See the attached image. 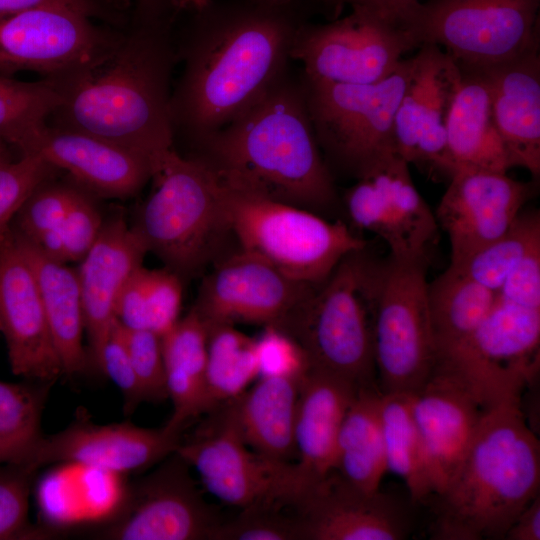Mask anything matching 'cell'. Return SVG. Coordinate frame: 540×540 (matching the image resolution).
<instances>
[{
    "instance_id": "obj_1",
    "label": "cell",
    "mask_w": 540,
    "mask_h": 540,
    "mask_svg": "<svg viewBox=\"0 0 540 540\" xmlns=\"http://www.w3.org/2000/svg\"><path fill=\"white\" fill-rule=\"evenodd\" d=\"M187 15L175 38L183 70L171 96L174 142L190 148L242 114L289 70L307 22L304 0H209Z\"/></svg>"
},
{
    "instance_id": "obj_2",
    "label": "cell",
    "mask_w": 540,
    "mask_h": 540,
    "mask_svg": "<svg viewBox=\"0 0 540 540\" xmlns=\"http://www.w3.org/2000/svg\"><path fill=\"white\" fill-rule=\"evenodd\" d=\"M177 17L130 19L94 55L47 80L59 104L46 122L86 132L150 158L174 148L172 72Z\"/></svg>"
},
{
    "instance_id": "obj_3",
    "label": "cell",
    "mask_w": 540,
    "mask_h": 540,
    "mask_svg": "<svg viewBox=\"0 0 540 540\" xmlns=\"http://www.w3.org/2000/svg\"><path fill=\"white\" fill-rule=\"evenodd\" d=\"M188 155L233 189L323 217L340 204L310 118L302 73L296 75L291 69Z\"/></svg>"
},
{
    "instance_id": "obj_4",
    "label": "cell",
    "mask_w": 540,
    "mask_h": 540,
    "mask_svg": "<svg viewBox=\"0 0 540 540\" xmlns=\"http://www.w3.org/2000/svg\"><path fill=\"white\" fill-rule=\"evenodd\" d=\"M539 484V440L527 424L521 395L490 402L458 471L437 496L435 538H504L539 495Z\"/></svg>"
},
{
    "instance_id": "obj_5",
    "label": "cell",
    "mask_w": 540,
    "mask_h": 540,
    "mask_svg": "<svg viewBox=\"0 0 540 540\" xmlns=\"http://www.w3.org/2000/svg\"><path fill=\"white\" fill-rule=\"evenodd\" d=\"M382 268L368 246L350 252L277 325L302 347L310 369L376 385L373 320Z\"/></svg>"
},
{
    "instance_id": "obj_6",
    "label": "cell",
    "mask_w": 540,
    "mask_h": 540,
    "mask_svg": "<svg viewBox=\"0 0 540 540\" xmlns=\"http://www.w3.org/2000/svg\"><path fill=\"white\" fill-rule=\"evenodd\" d=\"M151 180L152 191L131 228L166 268L181 277L195 275L219 257L231 235L219 182L200 160L175 147L154 162Z\"/></svg>"
},
{
    "instance_id": "obj_7",
    "label": "cell",
    "mask_w": 540,
    "mask_h": 540,
    "mask_svg": "<svg viewBox=\"0 0 540 540\" xmlns=\"http://www.w3.org/2000/svg\"><path fill=\"white\" fill-rule=\"evenodd\" d=\"M219 185L225 218L240 250L296 281L318 284L347 254L367 246L340 219L331 221L304 208Z\"/></svg>"
},
{
    "instance_id": "obj_8",
    "label": "cell",
    "mask_w": 540,
    "mask_h": 540,
    "mask_svg": "<svg viewBox=\"0 0 540 540\" xmlns=\"http://www.w3.org/2000/svg\"><path fill=\"white\" fill-rule=\"evenodd\" d=\"M412 69L402 59L386 78L372 84L303 80L315 135L327 166L357 179L397 153L394 119Z\"/></svg>"
},
{
    "instance_id": "obj_9",
    "label": "cell",
    "mask_w": 540,
    "mask_h": 540,
    "mask_svg": "<svg viewBox=\"0 0 540 540\" xmlns=\"http://www.w3.org/2000/svg\"><path fill=\"white\" fill-rule=\"evenodd\" d=\"M540 0H427L403 22L420 46L442 47L459 67L488 68L539 46Z\"/></svg>"
},
{
    "instance_id": "obj_10",
    "label": "cell",
    "mask_w": 540,
    "mask_h": 540,
    "mask_svg": "<svg viewBox=\"0 0 540 540\" xmlns=\"http://www.w3.org/2000/svg\"><path fill=\"white\" fill-rule=\"evenodd\" d=\"M428 260L383 259L373 320L382 393L413 394L430 377L437 349L428 306Z\"/></svg>"
},
{
    "instance_id": "obj_11",
    "label": "cell",
    "mask_w": 540,
    "mask_h": 540,
    "mask_svg": "<svg viewBox=\"0 0 540 540\" xmlns=\"http://www.w3.org/2000/svg\"><path fill=\"white\" fill-rule=\"evenodd\" d=\"M341 19L299 29L291 50L312 82L372 84L389 76L403 55L420 47L401 21L365 7H351Z\"/></svg>"
},
{
    "instance_id": "obj_12",
    "label": "cell",
    "mask_w": 540,
    "mask_h": 540,
    "mask_svg": "<svg viewBox=\"0 0 540 540\" xmlns=\"http://www.w3.org/2000/svg\"><path fill=\"white\" fill-rule=\"evenodd\" d=\"M215 426L185 443L176 454L200 476L205 489L240 509L260 504L293 507L301 491L295 464L268 459L249 449L229 402Z\"/></svg>"
},
{
    "instance_id": "obj_13",
    "label": "cell",
    "mask_w": 540,
    "mask_h": 540,
    "mask_svg": "<svg viewBox=\"0 0 540 540\" xmlns=\"http://www.w3.org/2000/svg\"><path fill=\"white\" fill-rule=\"evenodd\" d=\"M343 204L353 226L379 236L391 256L428 260L439 226L413 183L409 164L397 153L357 178Z\"/></svg>"
},
{
    "instance_id": "obj_14",
    "label": "cell",
    "mask_w": 540,
    "mask_h": 540,
    "mask_svg": "<svg viewBox=\"0 0 540 540\" xmlns=\"http://www.w3.org/2000/svg\"><path fill=\"white\" fill-rule=\"evenodd\" d=\"M461 69L441 47L424 44L412 56L411 74L394 119L396 152L431 177L450 179L446 126Z\"/></svg>"
},
{
    "instance_id": "obj_15",
    "label": "cell",
    "mask_w": 540,
    "mask_h": 540,
    "mask_svg": "<svg viewBox=\"0 0 540 540\" xmlns=\"http://www.w3.org/2000/svg\"><path fill=\"white\" fill-rule=\"evenodd\" d=\"M117 28L65 7H37L0 16V75L61 74L94 55Z\"/></svg>"
},
{
    "instance_id": "obj_16",
    "label": "cell",
    "mask_w": 540,
    "mask_h": 540,
    "mask_svg": "<svg viewBox=\"0 0 540 540\" xmlns=\"http://www.w3.org/2000/svg\"><path fill=\"white\" fill-rule=\"evenodd\" d=\"M539 348L540 310L497 299L469 340L437 362L458 369L487 398L498 399L521 395L538 370Z\"/></svg>"
},
{
    "instance_id": "obj_17",
    "label": "cell",
    "mask_w": 540,
    "mask_h": 540,
    "mask_svg": "<svg viewBox=\"0 0 540 540\" xmlns=\"http://www.w3.org/2000/svg\"><path fill=\"white\" fill-rule=\"evenodd\" d=\"M497 400V399H496ZM462 372L437 362L430 377L410 394L412 416L440 495L458 471L490 402Z\"/></svg>"
},
{
    "instance_id": "obj_18",
    "label": "cell",
    "mask_w": 540,
    "mask_h": 540,
    "mask_svg": "<svg viewBox=\"0 0 540 540\" xmlns=\"http://www.w3.org/2000/svg\"><path fill=\"white\" fill-rule=\"evenodd\" d=\"M314 284L296 281L262 258L238 252L204 277L194 309L206 324L277 326Z\"/></svg>"
},
{
    "instance_id": "obj_19",
    "label": "cell",
    "mask_w": 540,
    "mask_h": 540,
    "mask_svg": "<svg viewBox=\"0 0 540 540\" xmlns=\"http://www.w3.org/2000/svg\"><path fill=\"white\" fill-rule=\"evenodd\" d=\"M179 434L164 426L149 429L130 423L76 421L52 435H40L15 465L32 471L48 464L73 463L110 472L146 468L172 455Z\"/></svg>"
},
{
    "instance_id": "obj_20",
    "label": "cell",
    "mask_w": 540,
    "mask_h": 540,
    "mask_svg": "<svg viewBox=\"0 0 540 540\" xmlns=\"http://www.w3.org/2000/svg\"><path fill=\"white\" fill-rule=\"evenodd\" d=\"M537 182L518 181L504 172L457 169L435 212L450 242V264L502 235L535 193Z\"/></svg>"
},
{
    "instance_id": "obj_21",
    "label": "cell",
    "mask_w": 540,
    "mask_h": 540,
    "mask_svg": "<svg viewBox=\"0 0 540 540\" xmlns=\"http://www.w3.org/2000/svg\"><path fill=\"white\" fill-rule=\"evenodd\" d=\"M293 509L303 540H402L411 527L396 499L361 490L335 470L304 488Z\"/></svg>"
},
{
    "instance_id": "obj_22",
    "label": "cell",
    "mask_w": 540,
    "mask_h": 540,
    "mask_svg": "<svg viewBox=\"0 0 540 540\" xmlns=\"http://www.w3.org/2000/svg\"><path fill=\"white\" fill-rule=\"evenodd\" d=\"M36 154L94 195L127 198L151 180L153 161L101 137L46 121L34 128L20 155Z\"/></svg>"
},
{
    "instance_id": "obj_23",
    "label": "cell",
    "mask_w": 540,
    "mask_h": 540,
    "mask_svg": "<svg viewBox=\"0 0 540 540\" xmlns=\"http://www.w3.org/2000/svg\"><path fill=\"white\" fill-rule=\"evenodd\" d=\"M139 487L126 516L101 536L113 540H211L222 520L176 452Z\"/></svg>"
},
{
    "instance_id": "obj_24",
    "label": "cell",
    "mask_w": 540,
    "mask_h": 540,
    "mask_svg": "<svg viewBox=\"0 0 540 540\" xmlns=\"http://www.w3.org/2000/svg\"><path fill=\"white\" fill-rule=\"evenodd\" d=\"M0 331L15 375L50 384L63 374L35 277L11 228L0 239Z\"/></svg>"
},
{
    "instance_id": "obj_25",
    "label": "cell",
    "mask_w": 540,
    "mask_h": 540,
    "mask_svg": "<svg viewBox=\"0 0 540 540\" xmlns=\"http://www.w3.org/2000/svg\"><path fill=\"white\" fill-rule=\"evenodd\" d=\"M148 253L123 214L104 219L101 231L77 270L84 329L91 356L99 367L102 348L115 320L119 294Z\"/></svg>"
},
{
    "instance_id": "obj_26",
    "label": "cell",
    "mask_w": 540,
    "mask_h": 540,
    "mask_svg": "<svg viewBox=\"0 0 540 540\" xmlns=\"http://www.w3.org/2000/svg\"><path fill=\"white\" fill-rule=\"evenodd\" d=\"M491 93L495 127L513 167L540 176V55L539 46L504 63L482 68Z\"/></svg>"
},
{
    "instance_id": "obj_27",
    "label": "cell",
    "mask_w": 540,
    "mask_h": 540,
    "mask_svg": "<svg viewBox=\"0 0 540 540\" xmlns=\"http://www.w3.org/2000/svg\"><path fill=\"white\" fill-rule=\"evenodd\" d=\"M359 388L313 369L302 380L294 429L295 468L302 489L333 470L338 432Z\"/></svg>"
},
{
    "instance_id": "obj_28",
    "label": "cell",
    "mask_w": 540,
    "mask_h": 540,
    "mask_svg": "<svg viewBox=\"0 0 540 540\" xmlns=\"http://www.w3.org/2000/svg\"><path fill=\"white\" fill-rule=\"evenodd\" d=\"M460 69L461 81L446 126L454 172L469 168L506 173L513 165L494 124L487 74L482 68Z\"/></svg>"
},
{
    "instance_id": "obj_29",
    "label": "cell",
    "mask_w": 540,
    "mask_h": 540,
    "mask_svg": "<svg viewBox=\"0 0 540 540\" xmlns=\"http://www.w3.org/2000/svg\"><path fill=\"white\" fill-rule=\"evenodd\" d=\"M11 230L35 277L63 374H77L87 362L77 270L47 256L33 242Z\"/></svg>"
},
{
    "instance_id": "obj_30",
    "label": "cell",
    "mask_w": 540,
    "mask_h": 540,
    "mask_svg": "<svg viewBox=\"0 0 540 540\" xmlns=\"http://www.w3.org/2000/svg\"><path fill=\"white\" fill-rule=\"evenodd\" d=\"M302 380L260 377L250 390L229 401L245 443L256 453L280 462L296 455L294 429Z\"/></svg>"
},
{
    "instance_id": "obj_31",
    "label": "cell",
    "mask_w": 540,
    "mask_h": 540,
    "mask_svg": "<svg viewBox=\"0 0 540 540\" xmlns=\"http://www.w3.org/2000/svg\"><path fill=\"white\" fill-rule=\"evenodd\" d=\"M208 329L192 308L163 336L165 380L173 412L165 428L180 433L190 419L202 414Z\"/></svg>"
},
{
    "instance_id": "obj_32",
    "label": "cell",
    "mask_w": 540,
    "mask_h": 540,
    "mask_svg": "<svg viewBox=\"0 0 540 540\" xmlns=\"http://www.w3.org/2000/svg\"><path fill=\"white\" fill-rule=\"evenodd\" d=\"M381 391L360 387L342 420L333 470L366 492L379 490L387 472L380 419Z\"/></svg>"
},
{
    "instance_id": "obj_33",
    "label": "cell",
    "mask_w": 540,
    "mask_h": 540,
    "mask_svg": "<svg viewBox=\"0 0 540 540\" xmlns=\"http://www.w3.org/2000/svg\"><path fill=\"white\" fill-rule=\"evenodd\" d=\"M427 295L437 360L463 346L498 299L495 291L451 265L428 282Z\"/></svg>"
},
{
    "instance_id": "obj_34",
    "label": "cell",
    "mask_w": 540,
    "mask_h": 540,
    "mask_svg": "<svg viewBox=\"0 0 540 540\" xmlns=\"http://www.w3.org/2000/svg\"><path fill=\"white\" fill-rule=\"evenodd\" d=\"M380 419L387 471L404 480L414 504L436 496L423 443L412 416L410 394L381 392Z\"/></svg>"
},
{
    "instance_id": "obj_35",
    "label": "cell",
    "mask_w": 540,
    "mask_h": 540,
    "mask_svg": "<svg viewBox=\"0 0 540 540\" xmlns=\"http://www.w3.org/2000/svg\"><path fill=\"white\" fill-rule=\"evenodd\" d=\"M207 359L202 413L237 398L259 377L256 338L233 324H206Z\"/></svg>"
},
{
    "instance_id": "obj_36",
    "label": "cell",
    "mask_w": 540,
    "mask_h": 540,
    "mask_svg": "<svg viewBox=\"0 0 540 540\" xmlns=\"http://www.w3.org/2000/svg\"><path fill=\"white\" fill-rule=\"evenodd\" d=\"M174 271L139 267L124 285L115 318L125 328L149 330L160 336L180 319L183 286Z\"/></svg>"
},
{
    "instance_id": "obj_37",
    "label": "cell",
    "mask_w": 540,
    "mask_h": 540,
    "mask_svg": "<svg viewBox=\"0 0 540 540\" xmlns=\"http://www.w3.org/2000/svg\"><path fill=\"white\" fill-rule=\"evenodd\" d=\"M537 248H540L539 211L522 210L502 235L450 265L497 293L513 268Z\"/></svg>"
},
{
    "instance_id": "obj_38",
    "label": "cell",
    "mask_w": 540,
    "mask_h": 540,
    "mask_svg": "<svg viewBox=\"0 0 540 540\" xmlns=\"http://www.w3.org/2000/svg\"><path fill=\"white\" fill-rule=\"evenodd\" d=\"M58 104L59 95L47 80L26 82L0 75V142L19 155L31 131Z\"/></svg>"
},
{
    "instance_id": "obj_39",
    "label": "cell",
    "mask_w": 540,
    "mask_h": 540,
    "mask_svg": "<svg viewBox=\"0 0 540 540\" xmlns=\"http://www.w3.org/2000/svg\"><path fill=\"white\" fill-rule=\"evenodd\" d=\"M92 195L85 190L58 227L29 241L54 260L65 264L80 262L95 243L104 222Z\"/></svg>"
},
{
    "instance_id": "obj_40",
    "label": "cell",
    "mask_w": 540,
    "mask_h": 540,
    "mask_svg": "<svg viewBox=\"0 0 540 540\" xmlns=\"http://www.w3.org/2000/svg\"><path fill=\"white\" fill-rule=\"evenodd\" d=\"M45 390L0 381V441L15 464L40 435Z\"/></svg>"
},
{
    "instance_id": "obj_41",
    "label": "cell",
    "mask_w": 540,
    "mask_h": 540,
    "mask_svg": "<svg viewBox=\"0 0 540 540\" xmlns=\"http://www.w3.org/2000/svg\"><path fill=\"white\" fill-rule=\"evenodd\" d=\"M54 177L36 188L11 224L16 233L28 240L34 241L58 227L86 190L75 181L58 182Z\"/></svg>"
},
{
    "instance_id": "obj_42",
    "label": "cell",
    "mask_w": 540,
    "mask_h": 540,
    "mask_svg": "<svg viewBox=\"0 0 540 540\" xmlns=\"http://www.w3.org/2000/svg\"><path fill=\"white\" fill-rule=\"evenodd\" d=\"M282 504H260L241 509L236 517L221 521L211 540H303L298 517Z\"/></svg>"
},
{
    "instance_id": "obj_43",
    "label": "cell",
    "mask_w": 540,
    "mask_h": 540,
    "mask_svg": "<svg viewBox=\"0 0 540 540\" xmlns=\"http://www.w3.org/2000/svg\"><path fill=\"white\" fill-rule=\"evenodd\" d=\"M58 171L36 154L0 159V239L28 197Z\"/></svg>"
},
{
    "instance_id": "obj_44",
    "label": "cell",
    "mask_w": 540,
    "mask_h": 540,
    "mask_svg": "<svg viewBox=\"0 0 540 540\" xmlns=\"http://www.w3.org/2000/svg\"><path fill=\"white\" fill-rule=\"evenodd\" d=\"M121 330L145 400L167 398L161 336L149 330L128 329L122 325Z\"/></svg>"
},
{
    "instance_id": "obj_45",
    "label": "cell",
    "mask_w": 540,
    "mask_h": 540,
    "mask_svg": "<svg viewBox=\"0 0 540 540\" xmlns=\"http://www.w3.org/2000/svg\"><path fill=\"white\" fill-rule=\"evenodd\" d=\"M260 377H288L302 380L310 370L302 347L275 325L264 326L256 338Z\"/></svg>"
},
{
    "instance_id": "obj_46",
    "label": "cell",
    "mask_w": 540,
    "mask_h": 540,
    "mask_svg": "<svg viewBox=\"0 0 540 540\" xmlns=\"http://www.w3.org/2000/svg\"><path fill=\"white\" fill-rule=\"evenodd\" d=\"M33 472L15 464L0 470V540L12 539L27 532Z\"/></svg>"
},
{
    "instance_id": "obj_47",
    "label": "cell",
    "mask_w": 540,
    "mask_h": 540,
    "mask_svg": "<svg viewBox=\"0 0 540 540\" xmlns=\"http://www.w3.org/2000/svg\"><path fill=\"white\" fill-rule=\"evenodd\" d=\"M98 368H100V370H102L121 391L127 410L134 409L138 403L145 400L127 351L121 325L116 318L102 348Z\"/></svg>"
},
{
    "instance_id": "obj_48",
    "label": "cell",
    "mask_w": 540,
    "mask_h": 540,
    "mask_svg": "<svg viewBox=\"0 0 540 540\" xmlns=\"http://www.w3.org/2000/svg\"><path fill=\"white\" fill-rule=\"evenodd\" d=\"M497 295L501 301L540 310V248L531 251L513 268Z\"/></svg>"
},
{
    "instance_id": "obj_49",
    "label": "cell",
    "mask_w": 540,
    "mask_h": 540,
    "mask_svg": "<svg viewBox=\"0 0 540 540\" xmlns=\"http://www.w3.org/2000/svg\"><path fill=\"white\" fill-rule=\"evenodd\" d=\"M45 6L69 8L97 21L117 27L124 26L129 21L128 14L121 12L104 0H0V16Z\"/></svg>"
},
{
    "instance_id": "obj_50",
    "label": "cell",
    "mask_w": 540,
    "mask_h": 540,
    "mask_svg": "<svg viewBox=\"0 0 540 540\" xmlns=\"http://www.w3.org/2000/svg\"><path fill=\"white\" fill-rule=\"evenodd\" d=\"M131 8L130 18L158 21L175 18L181 11L178 0H121Z\"/></svg>"
},
{
    "instance_id": "obj_51",
    "label": "cell",
    "mask_w": 540,
    "mask_h": 540,
    "mask_svg": "<svg viewBox=\"0 0 540 540\" xmlns=\"http://www.w3.org/2000/svg\"><path fill=\"white\" fill-rule=\"evenodd\" d=\"M504 538L507 540H540L539 495L519 514Z\"/></svg>"
},
{
    "instance_id": "obj_52",
    "label": "cell",
    "mask_w": 540,
    "mask_h": 540,
    "mask_svg": "<svg viewBox=\"0 0 540 540\" xmlns=\"http://www.w3.org/2000/svg\"><path fill=\"white\" fill-rule=\"evenodd\" d=\"M422 0H333V8L343 5L365 7L380 14L403 22L404 16L410 9Z\"/></svg>"
},
{
    "instance_id": "obj_53",
    "label": "cell",
    "mask_w": 540,
    "mask_h": 540,
    "mask_svg": "<svg viewBox=\"0 0 540 540\" xmlns=\"http://www.w3.org/2000/svg\"><path fill=\"white\" fill-rule=\"evenodd\" d=\"M182 9H198L204 6L209 0H178Z\"/></svg>"
},
{
    "instance_id": "obj_54",
    "label": "cell",
    "mask_w": 540,
    "mask_h": 540,
    "mask_svg": "<svg viewBox=\"0 0 540 540\" xmlns=\"http://www.w3.org/2000/svg\"><path fill=\"white\" fill-rule=\"evenodd\" d=\"M11 454L7 447L0 441V463H10Z\"/></svg>"
},
{
    "instance_id": "obj_55",
    "label": "cell",
    "mask_w": 540,
    "mask_h": 540,
    "mask_svg": "<svg viewBox=\"0 0 540 540\" xmlns=\"http://www.w3.org/2000/svg\"><path fill=\"white\" fill-rule=\"evenodd\" d=\"M12 155H17V154L11 148H9L7 145L0 142V159L6 158V157L12 156Z\"/></svg>"
},
{
    "instance_id": "obj_56",
    "label": "cell",
    "mask_w": 540,
    "mask_h": 540,
    "mask_svg": "<svg viewBox=\"0 0 540 540\" xmlns=\"http://www.w3.org/2000/svg\"><path fill=\"white\" fill-rule=\"evenodd\" d=\"M267 1L277 2V3H291L298 0H267ZM315 1L333 8V0H315Z\"/></svg>"
}]
</instances>
